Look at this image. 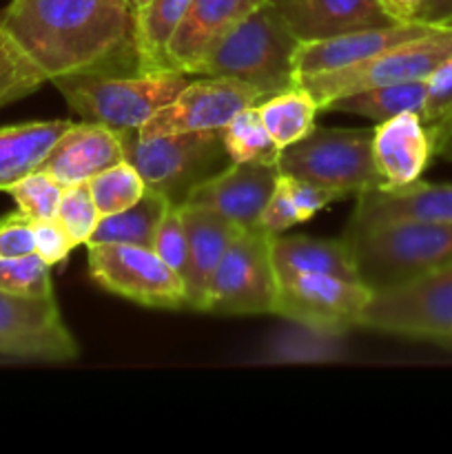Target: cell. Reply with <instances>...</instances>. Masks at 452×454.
Listing matches in <instances>:
<instances>
[{"instance_id":"cell-17","label":"cell","mask_w":452,"mask_h":454,"mask_svg":"<svg viewBox=\"0 0 452 454\" xmlns=\"http://www.w3.org/2000/svg\"><path fill=\"white\" fill-rule=\"evenodd\" d=\"M433 29L434 25L406 20L394 22L390 27H379V29H363L335 35V38L317 40V43H301L295 58L297 71H300V75H304L346 69V67L372 60V58L390 51L393 47L419 38V35L428 34Z\"/></svg>"},{"instance_id":"cell-14","label":"cell","mask_w":452,"mask_h":454,"mask_svg":"<svg viewBox=\"0 0 452 454\" xmlns=\"http://www.w3.org/2000/svg\"><path fill=\"white\" fill-rule=\"evenodd\" d=\"M275 164L230 162L186 193L191 207H207L222 213L242 229H260V215L277 186Z\"/></svg>"},{"instance_id":"cell-9","label":"cell","mask_w":452,"mask_h":454,"mask_svg":"<svg viewBox=\"0 0 452 454\" xmlns=\"http://www.w3.org/2000/svg\"><path fill=\"white\" fill-rule=\"evenodd\" d=\"M270 238L261 229H246L226 248L207 293V313L275 315L277 275L270 257Z\"/></svg>"},{"instance_id":"cell-31","label":"cell","mask_w":452,"mask_h":454,"mask_svg":"<svg viewBox=\"0 0 452 454\" xmlns=\"http://www.w3.org/2000/svg\"><path fill=\"white\" fill-rule=\"evenodd\" d=\"M9 195L16 202L18 211L25 213L29 220H51L58 217V207H60L65 186L49 176L47 171H34L18 180L16 184L9 186Z\"/></svg>"},{"instance_id":"cell-12","label":"cell","mask_w":452,"mask_h":454,"mask_svg":"<svg viewBox=\"0 0 452 454\" xmlns=\"http://www.w3.org/2000/svg\"><path fill=\"white\" fill-rule=\"evenodd\" d=\"M0 355L65 364L80 357V344L66 328L56 297H22L0 288Z\"/></svg>"},{"instance_id":"cell-33","label":"cell","mask_w":452,"mask_h":454,"mask_svg":"<svg viewBox=\"0 0 452 454\" xmlns=\"http://www.w3.org/2000/svg\"><path fill=\"white\" fill-rule=\"evenodd\" d=\"M100 217L102 215L93 202L87 182L65 186L60 207H58V220L62 222L75 247H80V244L87 247Z\"/></svg>"},{"instance_id":"cell-38","label":"cell","mask_w":452,"mask_h":454,"mask_svg":"<svg viewBox=\"0 0 452 454\" xmlns=\"http://www.w3.org/2000/svg\"><path fill=\"white\" fill-rule=\"evenodd\" d=\"M35 253L34 220L16 211L0 217V257H20Z\"/></svg>"},{"instance_id":"cell-44","label":"cell","mask_w":452,"mask_h":454,"mask_svg":"<svg viewBox=\"0 0 452 454\" xmlns=\"http://www.w3.org/2000/svg\"><path fill=\"white\" fill-rule=\"evenodd\" d=\"M149 3V0H136V9H140V7H144V4Z\"/></svg>"},{"instance_id":"cell-15","label":"cell","mask_w":452,"mask_h":454,"mask_svg":"<svg viewBox=\"0 0 452 454\" xmlns=\"http://www.w3.org/2000/svg\"><path fill=\"white\" fill-rule=\"evenodd\" d=\"M300 43L394 25L381 0H270Z\"/></svg>"},{"instance_id":"cell-26","label":"cell","mask_w":452,"mask_h":454,"mask_svg":"<svg viewBox=\"0 0 452 454\" xmlns=\"http://www.w3.org/2000/svg\"><path fill=\"white\" fill-rule=\"evenodd\" d=\"M255 106L279 149H286L308 136L319 114V105L301 84L264 98Z\"/></svg>"},{"instance_id":"cell-11","label":"cell","mask_w":452,"mask_h":454,"mask_svg":"<svg viewBox=\"0 0 452 454\" xmlns=\"http://www.w3.org/2000/svg\"><path fill=\"white\" fill-rule=\"evenodd\" d=\"M372 291L362 282L335 275H300L277 288L275 315L313 331L344 335L362 328Z\"/></svg>"},{"instance_id":"cell-41","label":"cell","mask_w":452,"mask_h":454,"mask_svg":"<svg viewBox=\"0 0 452 454\" xmlns=\"http://www.w3.org/2000/svg\"><path fill=\"white\" fill-rule=\"evenodd\" d=\"M412 20L434 27H452V0H425Z\"/></svg>"},{"instance_id":"cell-29","label":"cell","mask_w":452,"mask_h":454,"mask_svg":"<svg viewBox=\"0 0 452 454\" xmlns=\"http://www.w3.org/2000/svg\"><path fill=\"white\" fill-rule=\"evenodd\" d=\"M87 184L100 215H113V213L124 211L140 202L142 195L146 193L144 180L127 160L93 176Z\"/></svg>"},{"instance_id":"cell-23","label":"cell","mask_w":452,"mask_h":454,"mask_svg":"<svg viewBox=\"0 0 452 454\" xmlns=\"http://www.w3.org/2000/svg\"><path fill=\"white\" fill-rule=\"evenodd\" d=\"M71 124V120H35L0 129V191L7 193L9 186L38 171Z\"/></svg>"},{"instance_id":"cell-18","label":"cell","mask_w":452,"mask_h":454,"mask_svg":"<svg viewBox=\"0 0 452 454\" xmlns=\"http://www.w3.org/2000/svg\"><path fill=\"white\" fill-rule=\"evenodd\" d=\"M372 155L381 189H403L419 182L434 158L433 136L419 114H399L372 129Z\"/></svg>"},{"instance_id":"cell-39","label":"cell","mask_w":452,"mask_h":454,"mask_svg":"<svg viewBox=\"0 0 452 454\" xmlns=\"http://www.w3.org/2000/svg\"><path fill=\"white\" fill-rule=\"evenodd\" d=\"M279 176H282L288 195H291L292 204H295L300 222H308L310 217H315L322 208H326L328 204L337 200V195L332 191L322 189V186L313 184V182L286 176V173H279Z\"/></svg>"},{"instance_id":"cell-4","label":"cell","mask_w":452,"mask_h":454,"mask_svg":"<svg viewBox=\"0 0 452 454\" xmlns=\"http://www.w3.org/2000/svg\"><path fill=\"white\" fill-rule=\"evenodd\" d=\"M189 82V74L164 67L124 74L65 75L51 84L82 120L127 131L144 127Z\"/></svg>"},{"instance_id":"cell-25","label":"cell","mask_w":452,"mask_h":454,"mask_svg":"<svg viewBox=\"0 0 452 454\" xmlns=\"http://www.w3.org/2000/svg\"><path fill=\"white\" fill-rule=\"evenodd\" d=\"M191 3L193 0H149L144 7L136 9V40L144 69L171 67L167 56L168 43L184 20Z\"/></svg>"},{"instance_id":"cell-10","label":"cell","mask_w":452,"mask_h":454,"mask_svg":"<svg viewBox=\"0 0 452 454\" xmlns=\"http://www.w3.org/2000/svg\"><path fill=\"white\" fill-rule=\"evenodd\" d=\"M89 275L113 295L151 309H184V279L153 248L87 244Z\"/></svg>"},{"instance_id":"cell-36","label":"cell","mask_w":452,"mask_h":454,"mask_svg":"<svg viewBox=\"0 0 452 454\" xmlns=\"http://www.w3.org/2000/svg\"><path fill=\"white\" fill-rule=\"evenodd\" d=\"M153 248L173 270L184 273L186 266V229L182 220V207L171 202L160 220L158 231H155Z\"/></svg>"},{"instance_id":"cell-20","label":"cell","mask_w":452,"mask_h":454,"mask_svg":"<svg viewBox=\"0 0 452 454\" xmlns=\"http://www.w3.org/2000/svg\"><path fill=\"white\" fill-rule=\"evenodd\" d=\"M124 160L122 137L118 129L100 122L71 124L69 131L56 142L40 171H47L62 186L89 182L93 176Z\"/></svg>"},{"instance_id":"cell-3","label":"cell","mask_w":452,"mask_h":454,"mask_svg":"<svg viewBox=\"0 0 452 454\" xmlns=\"http://www.w3.org/2000/svg\"><path fill=\"white\" fill-rule=\"evenodd\" d=\"M344 239L353 251L359 279L372 293L452 264V224L408 220L348 224Z\"/></svg>"},{"instance_id":"cell-21","label":"cell","mask_w":452,"mask_h":454,"mask_svg":"<svg viewBox=\"0 0 452 454\" xmlns=\"http://www.w3.org/2000/svg\"><path fill=\"white\" fill-rule=\"evenodd\" d=\"M428 222L452 224V184L415 182L403 189H375L357 198L348 224H375V222Z\"/></svg>"},{"instance_id":"cell-19","label":"cell","mask_w":452,"mask_h":454,"mask_svg":"<svg viewBox=\"0 0 452 454\" xmlns=\"http://www.w3.org/2000/svg\"><path fill=\"white\" fill-rule=\"evenodd\" d=\"M264 3L269 0H193L168 43L167 56L173 69L195 75L207 53Z\"/></svg>"},{"instance_id":"cell-7","label":"cell","mask_w":452,"mask_h":454,"mask_svg":"<svg viewBox=\"0 0 452 454\" xmlns=\"http://www.w3.org/2000/svg\"><path fill=\"white\" fill-rule=\"evenodd\" d=\"M448 58H452V27H434L428 34L393 47L372 60L346 69L300 75L297 84H301L315 98L322 111L328 102L346 93L381 87V84L428 80V75L439 69Z\"/></svg>"},{"instance_id":"cell-2","label":"cell","mask_w":452,"mask_h":454,"mask_svg":"<svg viewBox=\"0 0 452 454\" xmlns=\"http://www.w3.org/2000/svg\"><path fill=\"white\" fill-rule=\"evenodd\" d=\"M300 44L269 0L207 53L195 75L239 80L264 100L297 84L300 71L295 58Z\"/></svg>"},{"instance_id":"cell-37","label":"cell","mask_w":452,"mask_h":454,"mask_svg":"<svg viewBox=\"0 0 452 454\" xmlns=\"http://www.w3.org/2000/svg\"><path fill=\"white\" fill-rule=\"evenodd\" d=\"M34 235H35V253L47 262L49 266L62 264L74 251L75 244L69 238L66 229L58 217L51 220H38L34 222Z\"/></svg>"},{"instance_id":"cell-13","label":"cell","mask_w":452,"mask_h":454,"mask_svg":"<svg viewBox=\"0 0 452 454\" xmlns=\"http://www.w3.org/2000/svg\"><path fill=\"white\" fill-rule=\"evenodd\" d=\"M260 100V93L239 80L202 75L199 80H191L171 105L160 109L137 131L144 137L186 131H220L239 111L257 105Z\"/></svg>"},{"instance_id":"cell-5","label":"cell","mask_w":452,"mask_h":454,"mask_svg":"<svg viewBox=\"0 0 452 454\" xmlns=\"http://www.w3.org/2000/svg\"><path fill=\"white\" fill-rule=\"evenodd\" d=\"M220 131H186L144 137L137 129H127L120 131V137L124 160L136 167L146 189L164 195L168 202L182 204L193 186L224 168L229 153Z\"/></svg>"},{"instance_id":"cell-35","label":"cell","mask_w":452,"mask_h":454,"mask_svg":"<svg viewBox=\"0 0 452 454\" xmlns=\"http://www.w3.org/2000/svg\"><path fill=\"white\" fill-rule=\"evenodd\" d=\"M419 118L428 127L433 140L452 122V58H448L425 80L424 109Z\"/></svg>"},{"instance_id":"cell-34","label":"cell","mask_w":452,"mask_h":454,"mask_svg":"<svg viewBox=\"0 0 452 454\" xmlns=\"http://www.w3.org/2000/svg\"><path fill=\"white\" fill-rule=\"evenodd\" d=\"M295 331L291 335L277 340L273 346V362H326V359L337 357V340L339 335H331V333L313 331L295 324Z\"/></svg>"},{"instance_id":"cell-32","label":"cell","mask_w":452,"mask_h":454,"mask_svg":"<svg viewBox=\"0 0 452 454\" xmlns=\"http://www.w3.org/2000/svg\"><path fill=\"white\" fill-rule=\"evenodd\" d=\"M43 84V75L31 69L29 62L22 60L0 25V109L31 96Z\"/></svg>"},{"instance_id":"cell-45","label":"cell","mask_w":452,"mask_h":454,"mask_svg":"<svg viewBox=\"0 0 452 454\" xmlns=\"http://www.w3.org/2000/svg\"><path fill=\"white\" fill-rule=\"evenodd\" d=\"M131 3H133V7H136V0H131Z\"/></svg>"},{"instance_id":"cell-40","label":"cell","mask_w":452,"mask_h":454,"mask_svg":"<svg viewBox=\"0 0 452 454\" xmlns=\"http://www.w3.org/2000/svg\"><path fill=\"white\" fill-rule=\"evenodd\" d=\"M295 224H301L300 215H297L295 204H292L286 184H284L282 176H279L277 186H275L273 195H270V200L266 202L264 211L260 215V229L269 235H282L284 231H288Z\"/></svg>"},{"instance_id":"cell-8","label":"cell","mask_w":452,"mask_h":454,"mask_svg":"<svg viewBox=\"0 0 452 454\" xmlns=\"http://www.w3.org/2000/svg\"><path fill=\"white\" fill-rule=\"evenodd\" d=\"M362 328L408 340H452V264L372 293Z\"/></svg>"},{"instance_id":"cell-30","label":"cell","mask_w":452,"mask_h":454,"mask_svg":"<svg viewBox=\"0 0 452 454\" xmlns=\"http://www.w3.org/2000/svg\"><path fill=\"white\" fill-rule=\"evenodd\" d=\"M0 288L22 297H53L51 266L38 253L0 257Z\"/></svg>"},{"instance_id":"cell-1","label":"cell","mask_w":452,"mask_h":454,"mask_svg":"<svg viewBox=\"0 0 452 454\" xmlns=\"http://www.w3.org/2000/svg\"><path fill=\"white\" fill-rule=\"evenodd\" d=\"M0 25L44 82L144 69L131 0H12Z\"/></svg>"},{"instance_id":"cell-28","label":"cell","mask_w":452,"mask_h":454,"mask_svg":"<svg viewBox=\"0 0 452 454\" xmlns=\"http://www.w3.org/2000/svg\"><path fill=\"white\" fill-rule=\"evenodd\" d=\"M220 133L230 162L279 164L282 149L270 137L255 105L239 111Z\"/></svg>"},{"instance_id":"cell-27","label":"cell","mask_w":452,"mask_h":454,"mask_svg":"<svg viewBox=\"0 0 452 454\" xmlns=\"http://www.w3.org/2000/svg\"><path fill=\"white\" fill-rule=\"evenodd\" d=\"M168 200L146 189L140 202L113 215H102L89 244H136L153 247L155 231L168 207Z\"/></svg>"},{"instance_id":"cell-16","label":"cell","mask_w":452,"mask_h":454,"mask_svg":"<svg viewBox=\"0 0 452 454\" xmlns=\"http://www.w3.org/2000/svg\"><path fill=\"white\" fill-rule=\"evenodd\" d=\"M180 207L186 229V266L182 273L186 309L204 310L208 286H211L217 264L224 257L226 248L233 244V239L246 229L213 208L191 207V204H180Z\"/></svg>"},{"instance_id":"cell-43","label":"cell","mask_w":452,"mask_h":454,"mask_svg":"<svg viewBox=\"0 0 452 454\" xmlns=\"http://www.w3.org/2000/svg\"><path fill=\"white\" fill-rule=\"evenodd\" d=\"M433 145H434V158H441V160H448V162H452V122L448 124L437 137H434Z\"/></svg>"},{"instance_id":"cell-6","label":"cell","mask_w":452,"mask_h":454,"mask_svg":"<svg viewBox=\"0 0 452 454\" xmlns=\"http://www.w3.org/2000/svg\"><path fill=\"white\" fill-rule=\"evenodd\" d=\"M279 173L301 177L332 191L337 200L359 198L384 186L372 155V131L368 129H328L313 131L282 149Z\"/></svg>"},{"instance_id":"cell-24","label":"cell","mask_w":452,"mask_h":454,"mask_svg":"<svg viewBox=\"0 0 452 454\" xmlns=\"http://www.w3.org/2000/svg\"><path fill=\"white\" fill-rule=\"evenodd\" d=\"M425 96V80L399 84H381V87L362 89V91L346 93L328 102L322 111H341V114L362 115L375 122L394 118L399 114H421Z\"/></svg>"},{"instance_id":"cell-42","label":"cell","mask_w":452,"mask_h":454,"mask_svg":"<svg viewBox=\"0 0 452 454\" xmlns=\"http://www.w3.org/2000/svg\"><path fill=\"white\" fill-rule=\"evenodd\" d=\"M424 3L425 0H381V4H384L386 12H388L390 16L399 22L412 20V18H415V13L419 12L421 4Z\"/></svg>"},{"instance_id":"cell-22","label":"cell","mask_w":452,"mask_h":454,"mask_svg":"<svg viewBox=\"0 0 452 454\" xmlns=\"http://www.w3.org/2000/svg\"><path fill=\"white\" fill-rule=\"evenodd\" d=\"M277 282H288L300 275H335V278L362 282L348 242L341 239H317L308 235H273L270 238Z\"/></svg>"}]
</instances>
